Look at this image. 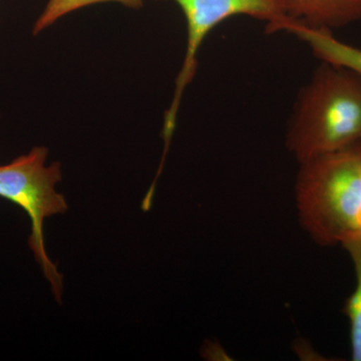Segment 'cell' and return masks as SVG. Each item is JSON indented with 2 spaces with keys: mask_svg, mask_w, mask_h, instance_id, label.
<instances>
[{
  "mask_svg": "<svg viewBox=\"0 0 361 361\" xmlns=\"http://www.w3.org/2000/svg\"><path fill=\"white\" fill-rule=\"evenodd\" d=\"M297 160L361 146V77L323 63L297 99L287 132Z\"/></svg>",
  "mask_w": 361,
  "mask_h": 361,
  "instance_id": "cell-1",
  "label": "cell"
},
{
  "mask_svg": "<svg viewBox=\"0 0 361 361\" xmlns=\"http://www.w3.org/2000/svg\"><path fill=\"white\" fill-rule=\"evenodd\" d=\"M296 201L304 229L323 246L361 234V146L303 161Z\"/></svg>",
  "mask_w": 361,
  "mask_h": 361,
  "instance_id": "cell-2",
  "label": "cell"
},
{
  "mask_svg": "<svg viewBox=\"0 0 361 361\" xmlns=\"http://www.w3.org/2000/svg\"><path fill=\"white\" fill-rule=\"evenodd\" d=\"M102 2H118L132 8H140L144 0H49L44 11L33 25L32 33L35 35H39L66 14Z\"/></svg>",
  "mask_w": 361,
  "mask_h": 361,
  "instance_id": "cell-8",
  "label": "cell"
},
{
  "mask_svg": "<svg viewBox=\"0 0 361 361\" xmlns=\"http://www.w3.org/2000/svg\"><path fill=\"white\" fill-rule=\"evenodd\" d=\"M47 148L35 147L25 155L0 166V198L20 207L30 217L32 232L28 245L61 303L63 276L45 250L44 223L47 218L65 214L68 203L65 196L56 191L61 180V164L47 166Z\"/></svg>",
  "mask_w": 361,
  "mask_h": 361,
  "instance_id": "cell-3",
  "label": "cell"
},
{
  "mask_svg": "<svg viewBox=\"0 0 361 361\" xmlns=\"http://www.w3.org/2000/svg\"><path fill=\"white\" fill-rule=\"evenodd\" d=\"M280 30L291 32L306 42L323 63L342 66L361 77V49L337 39L329 30L292 20L285 21Z\"/></svg>",
  "mask_w": 361,
  "mask_h": 361,
  "instance_id": "cell-6",
  "label": "cell"
},
{
  "mask_svg": "<svg viewBox=\"0 0 361 361\" xmlns=\"http://www.w3.org/2000/svg\"><path fill=\"white\" fill-rule=\"evenodd\" d=\"M186 16L187 51L184 63L176 82L175 96L165 116L164 140L169 147L176 127L180 99L187 85L193 80L197 68V56L207 35L222 21L236 16H248L267 21L270 32H278L282 23L289 20L282 0H174Z\"/></svg>",
  "mask_w": 361,
  "mask_h": 361,
  "instance_id": "cell-4",
  "label": "cell"
},
{
  "mask_svg": "<svg viewBox=\"0 0 361 361\" xmlns=\"http://www.w3.org/2000/svg\"><path fill=\"white\" fill-rule=\"evenodd\" d=\"M348 252L355 266V291L346 300L344 312L350 324L351 358L361 361V234L351 237L341 244Z\"/></svg>",
  "mask_w": 361,
  "mask_h": 361,
  "instance_id": "cell-7",
  "label": "cell"
},
{
  "mask_svg": "<svg viewBox=\"0 0 361 361\" xmlns=\"http://www.w3.org/2000/svg\"><path fill=\"white\" fill-rule=\"evenodd\" d=\"M282 4L290 20L329 32L361 20V0H282Z\"/></svg>",
  "mask_w": 361,
  "mask_h": 361,
  "instance_id": "cell-5",
  "label": "cell"
}]
</instances>
